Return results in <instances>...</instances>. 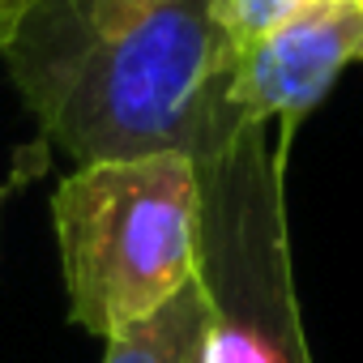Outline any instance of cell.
Segmentation results:
<instances>
[{
    "instance_id": "cell-1",
    "label": "cell",
    "mask_w": 363,
    "mask_h": 363,
    "mask_svg": "<svg viewBox=\"0 0 363 363\" xmlns=\"http://www.w3.org/2000/svg\"><path fill=\"white\" fill-rule=\"evenodd\" d=\"M235 56L218 0H167L124 35H99L86 0H39L5 65L43 137L77 167L145 154L206 167L248 128L227 103Z\"/></svg>"
},
{
    "instance_id": "cell-2",
    "label": "cell",
    "mask_w": 363,
    "mask_h": 363,
    "mask_svg": "<svg viewBox=\"0 0 363 363\" xmlns=\"http://www.w3.org/2000/svg\"><path fill=\"white\" fill-rule=\"evenodd\" d=\"M201 171L189 154L82 162L52 197L69 320L94 337L158 312L201 274Z\"/></svg>"
},
{
    "instance_id": "cell-3",
    "label": "cell",
    "mask_w": 363,
    "mask_h": 363,
    "mask_svg": "<svg viewBox=\"0 0 363 363\" xmlns=\"http://www.w3.org/2000/svg\"><path fill=\"white\" fill-rule=\"evenodd\" d=\"M197 171L201 274L214 295L210 363H312L291 282L282 150H269L265 128H244Z\"/></svg>"
},
{
    "instance_id": "cell-4",
    "label": "cell",
    "mask_w": 363,
    "mask_h": 363,
    "mask_svg": "<svg viewBox=\"0 0 363 363\" xmlns=\"http://www.w3.org/2000/svg\"><path fill=\"white\" fill-rule=\"evenodd\" d=\"M363 60V0H303L248 48H240L227 103L248 128L282 120L291 133Z\"/></svg>"
},
{
    "instance_id": "cell-5",
    "label": "cell",
    "mask_w": 363,
    "mask_h": 363,
    "mask_svg": "<svg viewBox=\"0 0 363 363\" xmlns=\"http://www.w3.org/2000/svg\"><path fill=\"white\" fill-rule=\"evenodd\" d=\"M103 363H210L214 295L206 274L175 291L158 312L103 337Z\"/></svg>"
},
{
    "instance_id": "cell-6",
    "label": "cell",
    "mask_w": 363,
    "mask_h": 363,
    "mask_svg": "<svg viewBox=\"0 0 363 363\" xmlns=\"http://www.w3.org/2000/svg\"><path fill=\"white\" fill-rule=\"evenodd\" d=\"M299 5L303 0H218V22H223V30L231 35L235 52H240Z\"/></svg>"
},
{
    "instance_id": "cell-7",
    "label": "cell",
    "mask_w": 363,
    "mask_h": 363,
    "mask_svg": "<svg viewBox=\"0 0 363 363\" xmlns=\"http://www.w3.org/2000/svg\"><path fill=\"white\" fill-rule=\"evenodd\" d=\"M158 5H167V0H86V13L99 35H124L128 26L150 18Z\"/></svg>"
},
{
    "instance_id": "cell-8",
    "label": "cell",
    "mask_w": 363,
    "mask_h": 363,
    "mask_svg": "<svg viewBox=\"0 0 363 363\" xmlns=\"http://www.w3.org/2000/svg\"><path fill=\"white\" fill-rule=\"evenodd\" d=\"M35 9H39V0H0V52L13 48V39L22 35Z\"/></svg>"
}]
</instances>
